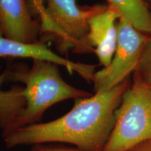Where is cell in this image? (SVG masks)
Wrapping results in <instances>:
<instances>
[{
  "mask_svg": "<svg viewBox=\"0 0 151 151\" xmlns=\"http://www.w3.org/2000/svg\"><path fill=\"white\" fill-rule=\"evenodd\" d=\"M126 80L112 89L74 100L67 113L52 121L20 128L4 137L8 148L51 143L73 145L82 151H104L115 123V113L124 92Z\"/></svg>",
  "mask_w": 151,
  "mask_h": 151,
  "instance_id": "cell-1",
  "label": "cell"
},
{
  "mask_svg": "<svg viewBox=\"0 0 151 151\" xmlns=\"http://www.w3.org/2000/svg\"><path fill=\"white\" fill-rule=\"evenodd\" d=\"M3 73L5 81H13L24 85L22 95L25 105L15 122L11 132L37 123L47 109L60 101L92 95L67 83L62 79L56 64L50 62L34 60L32 67L29 70L6 71Z\"/></svg>",
  "mask_w": 151,
  "mask_h": 151,
  "instance_id": "cell-2",
  "label": "cell"
},
{
  "mask_svg": "<svg viewBox=\"0 0 151 151\" xmlns=\"http://www.w3.org/2000/svg\"><path fill=\"white\" fill-rule=\"evenodd\" d=\"M151 139V94L137 77L124 92L104 151H128Z\"/></svg>",
  "mask_w": 151,
  "mask_h": 151,
  "instance_id": "cell-3",
  "label": "cell"
},
{
  "mask_svg": "<svg viewBox=\"0 0 151 151\" xmlns=\"http://www.w3.org/2000/svg\"><path fill=\"white\" fill-rule=\"evenodd\" d=\"M106 7L97 5L83 8L76 0H47L41 30L52 37L64 51L73 49L76 52H92L87 43L88 20Z\"/></svg>",
  "mask_w": 151,
  "mask_h": 151,
  "instance_id": "cell-4",
  "label": "cell"
},
{
  "mask_svg": "<svg viewBox=\"0 0 151 151\" xmlns=\"http://www.w3.org/2000/svg\"><path fill=\"white\" fill-rule=\"evenodd\" d=\"M118 40L110 65L94 73V92L109 90L127 79L136 71L149 37L122 18L118 24Z\"/></svg>",
  "mask_w": 151,
  "mask_h": 151,
  "instance_id": "cell-5",
  "label": "cell"
},
{
  "mask_svg": "<svg viewBox=\"0 0 151 151\" xmlns=\"http://www.w3.org/2000/svg\"><path fill=\"white\" fill-rule=\"evenodd\" d=\"M5 57L27 58L50 62L65 67L70 73L76 72L88 81H92L95 66L70 61L55 53L43 43H22L11 40L3 35L0 27V58Z\"/></svg>",
  "mask_w": 151,
  "mask_h": 151,
  "instance_id": "cell-6",
  "label": "cell"
},
{
  "mask_svg": "<svg viewBox=\"0 0 151 151\" xmlns=\"http://www.w3.org/2000/svg\"><path fill=\"white\" fill-rule=\"evenodd\" d=\"M120 17L118 11L108 5L104 10L88 20L89 32L87 43L104 67L110 65L116 51L118 40L117 24Z\"/></svg>",
  "mask_w": 151,
  "mask_h": 151,
  "instance_id": "cell-7",
  "label": "cell"
},
{
  "mask_svg": "<svg viewBox=\"0 0 151 151\" xmlns=\"http://www.w3.org/2000/svg\"><path fill=\"white\" fill-rule=\"evenodd\" d=\"M0 27L3 35L22 43L37 42L41 24L33 20L25 0H0Z\"/></svg>",
  "mask_w": 151,
  "mask_h": 151,
  "instance_id": "cell-8",
  "label": "cell"
},
{
  "mask_svg": "<svg viewBox=\"0 0 151 151\" xmlns=\"http://www.w3.org/2000/svg\"><path fill=\"white\" fill-rule=\"evenodd\" d=\"M5 81L4 73L0 75V129L2 137H5L12 131L14 124L25 105L22 95L23 88L14 87L7 91L1 90V86Z\"/></svg>",
  "mask_w": 151,
  "mask_h": 151,
  "instance_id": "cell-9",
  "label": "cell"
},
{
  "mask_svg": "<svg viewBox=\"0 0 151 151\" xmlns=\"http://www.w3.org/2000/svg\"><path fill=\"white\" fill-rule=\"evenodd\" d=\"M122 18L136 29L151 35V12L143 0H106Z\"/></svg>",
  "mask_w": 151,
  "mask_h": 151,
  "instance_id": "cell-10",
  "label": "cell"
},
{
  "mask_svg": "<svg viewBox=\"0 0 151 151\" xmlns=\"http://www.w3.org/2000/svg\"><path fill=\"white\" fill-rule=\"evenodd\" d=\"M135 76L146 85H151V36L143 49Z\"/></svg>",
  "mask_w": 151,
  "mask_h": 151,
  "instance_id": "cell-11",
  "label": "cell"
},
{
  "mask_svg": "<svg viewBox=\"0 0 151 151\" xmlns=\"http://www.w3.org/2000/svg\"><path fill=\"white\" fill-rule=\"evenodd\" d=\"M29 151H82L76 148L65 146H53V145L37 144L34 145Z\"/></svg>",
  "mask_w": 151,
  "mask_h": 151,
  "instance_id": "cell-12",
  "label": "cell"
},
{
  "mask_svg": "<svg viewBox=\"0 0 151 151\" xmlns=\"http://www.w3.org/2000/svg\"><path fill=\"white\" fill-rule=\"evenodd\" d=\"M32 1L34 9L37 11L41 22L44 20L46 16V6L43 4V0H32Z\"/></svg>",
  "mask_w": 151,
  "mask_h": 151,
  "instance_id": "cell-13",
  "label": "cell"
},
{
  "mask_svg": "<svg viewBox=\"0 0 151 151\" xmlns=\"http://www.w3.org/2000/svg\"><path fill=\"white\" fill-rule=\"evenodd\" d=\"M128 151H151V139L137 145Z\"/></svg>",
  "mask_w": 151,
  "mask_h": 151,
  "instance_id": "cell-14",
  "label": "cell"
},
{
  "mask_svg": "<svg viewBox=\"0 0 151 151\" xmlns=\"http://www.w3.org/2000/svg\"><path fill=\"white\" fill-rule=\"evenodd\" d=\"M147 87H148V89L149 90V92L151 94V85H146Z\"/></svg>",
  "mask_w": 151,
  "mask_h": 151,
  "instance_id": "cell-15",
  "label": "cell"
},
{
  "mask_svg": "<svg viewBox=\"0 0 151 151\" xmlns=\"http://www.w3.org/2000/svg\"><path fill=\"white\" fill-rule=\"evenodd\" d=\"M150 4H151V0H150Z\"/></svg>",
  "mask_w": 151,
  "mask_h": 151,
  "instance_id": "cell-16",
  "label": "cell"
}]
</instances>
